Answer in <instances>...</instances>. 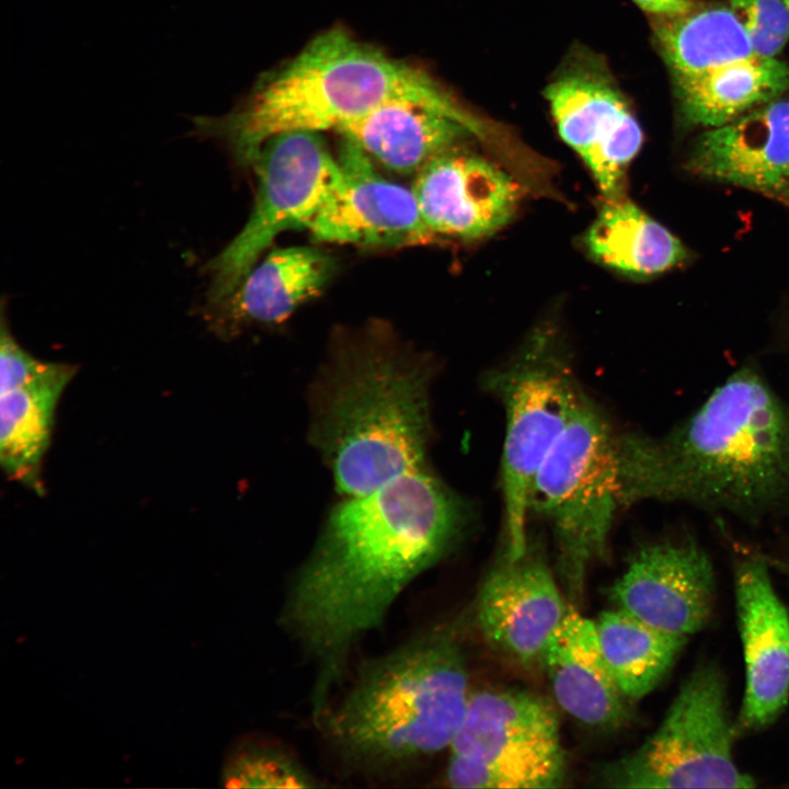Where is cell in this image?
Here are the masks:
<instances>
[{
    "label": "cell",
    "mask_w": 789,
    "mask_h": 789,
    "mask_svg": "<svg viewBox=\"0 0 789 789\" xmlns=\"http://www.w3.org/2000/svg\"><path fill=\"white\" fill-rule=\"evenodd\" d=\"M594 622L605 662L631 704L661 684L687 640L614 607L602 611Z\"/></svg>",
    "instance_id": "obj_25"
},
{
    "label": "cell",
    "mask_w": 789,
    "mask_h": 789,
    "mask_svg": "<svg viewBox=\"0 0 789 789\" xmlns=\"http://www.w3.org/2000/svg\"><path fill=\"white\" fill-rule=\"evenodd\" d=\"M769 563L774 564L778 570H781L784 573H786L789 576V562H786L784 560H771L767 559Z\"/></svg>",
    "instance_id": "obj_29"
},
{
    "label": "cell",
    "mask_w": 789,
    "mask_h": 789,
    "mask_svg": "<svg viewBox=\"0 0 789 789\" xmlns=\"http://www.w3.org/2000/svg\"><path fill=\"white\" fill-rule=\"evenodd\" d=\"M643 11L654 16H673L696 7L694 0H632Z\"/></svg>",
    "instance_id": "obj_28"
},
{
    "label": "cell",
    "mask_w": 789,
    "mask_h": 789,
    "mask_svg": "<svg viewBox=\"0 0 789 789\" xmlns=\"http://www.w3.org/2000/svg\"><path fill=\"white\" fill-rule=\"evenodd\" d=\"M485 386L505 414L501 458L503 547L528 542L527 519L535 476L551 445L588 398L552 332L540 331L490 371Z\"/></svg>",
    "instance_id": "obj_7"
},
{
    "label": "cell",
    "mask_w": 789,
    "mask_h": 789,
    "mask_svg": "<svg viewBox=\"0 0 789 789\" xmlns=\"http://www.w3.org/2000/svg\"><path fill=\"white\" fill-rule=\"evenodd\" d=\"M252 164L258 190L251 215L206 265L209 306L239 286L278 233L306 228L340 172L339 160L315 132H289L271 138Z\"/></svg>",
    "instance_id": "obj_10"
},
{
    "label": "cell",
    "mask_w": 789,
    "mask_h": 789,
    "mask_svg": "<svg viewBox=\"0 0 789 789\" xmlns=\"http://www.w3.org/2000/svg\"><path fill=\"white\" fill-rule=\"evenodd\" d=\"M737 734L719 668L704 664L681 686L659 728L634 751L598 770L610 788H752L733 759Z\"/></svg>",
    "instance_id": "obj_8"
},
{
    "label": "cell",
    "mask_w": 789,
    "mask_h": 789,
    "mask_svg": "<svg viewBox=\"0 0 789 789\" xmlns=\"http://www.w3.org/2000/svg\"><path fill=\"white\" fill-rule=\"evenodd\" d=\"M755 54L775 58L789 41V0H728Z\"/></svg>",
    "instance_id": "obj_27"
},
{
    "label": "cell",
    "mask_w": 789,
    "mask_h": 789,
    "mask_svg": "<svg viewBox=\"0 0 789 789\" xmlns=\"http://www.w3.org/2000/svg\"><path fill=\"white\" fill-rule=\"evenodd\" d=\"M590 254L625 275L647 278L683 263L678 238L632 202L606 201L585 236Z\"/></svg>",
    "instance_id": "obj_24"
},
{
    "label": "cell",
    "mask_w": 789,
    "mask_h": 789,
    "mask_svg": "<svg viewBox=\"0 0 789 789\" xmlns=\"http://www.w3.org/2000/svg\"><path fill=\"white\" fill-rule=\"evenodd\" d=\"M545 94L561 138L584 161L606 201L621 198L643 134L614 81L595 62L583 64L562 72Z\"/></svg>",
    "instance_id": "obj_11"
},
{
    "label": "cell",
    "mask_w": 789,
    "mask_h": 789,
    "mask_svg": "<svg viewBox=\"0 0 789 789\" xmlns=\"http://www.w3.org/2000/svg\"><path fill=\"white\" fill-rule=\"evenodd\" d=\"M735 599L746 677L739 734L769 725L788 702L789 614L761 556L737 563Z\"/></svg>",
    "instance_id": "obj_15"
},
{
    "label": "cell",
    "mask_w": 789,
    "mask_h": 789,
    "mask_svg": "<svg viewBox=\"0 0 789 789\" xmlns=\"http://www.w3.org/2000/svg\"><path fill=\"white\" fill-rule=\"evenodd\" d=\"M76 373L64 363L42 362L19 385L0 391V462L5 474L43 494V458L49 447L58 401Z\"/></svg>",
    "instance_id": "obj_20"
},
{
    "label": "cell",
    "mask_w": 789,
    "mask_h": 789,
    "mask_svg": "<svg viewBox=\"0 0 789 789\" xmlns=\"http://www.w3.org/2000/svg\"><path fill=\"white\" fill-rule=\"evenodd\" d=\"M449 750L446 781L454 788H556L565 776L558 716L525 690L470 694Z\"/></svg>",
    "instance_id": "obj_9"
},
{
    "label": "cell",
    "mask_w": 789,
    "mask_h": 789,
    "mask_svg": "<svg viewBox=\"0 0 789 789\" xmlns=\"http://www.w3.org/2000/svg\"><path fill=\"white\" fill-rule=\"evenodd\" d=\"M784 193H785V195H786V199L789 202V184H788L787 187L785 188Z\"/></svg>",
    "instance_id": "obj_30"
},
{
    "label": "cell",
    "mask_w": 789,
    "mask_h": 789,
    "mask_svg": "<svg viewBox=\"0 0 789 789\" xmlns=\"http://www.w3.org/2000/svg\"><path fill=\"white\" fill-rule=\"evenodd\" d=\"M557 574L530 540L504 548L485 575L476 601V619L491 647L528 667L540 664L545 645L563 620L565 604Z\"/></svg>",
    "instance_id": "obj_12"
},
{
    "label": "cell",
    "mask_w": 789,
    "mask_h": 789,
    "mask_svg": "<svg viewBox=\"0 0 789 789\" xmlns=\"http://www.w3.org/2000/svg\"><path fill=\"white\" fill-rule=\"evenodd\" d=\"M310 407V439L343 498L426 466L430 369L386 329L338 341Z\"/></svg>",
    "instance_id": "obj_3"
},
{
    "label": "cell",
    "mask_w": 789,
    "mask_h": 789,
    "mask_svg": "<svg viewBox=\"0 0 789 789\" xmlns=\"http://www.w3.org/2000/svg\"><path fill=\"white\" fill-rule=\"evenodd\" d=\"M789 90V66L776 58L730 62L675 82L686 123L719 127Z\"/></svg>",
    "instance_id": "obj_22"
},
{
    "label": "cell",
    "mask_w": 789,
    "mask_h": 789,
    "mask_svg": "<svg viewBox=\"0 0 789 789\" xmlns=\"http://www.w3.org/2000/svg\"><path fill=\"white\" fill-rule=\"evenodd\" d=\"M619 434L587 398L551 445L533 481L529 515L549 526L554 572L582 599L590 567L607 553L621 502Z\"/></svg>",
    "instance_id": "obj_6"
},
{
    "label": "cell",
    "mask_w": 789,
    "mask_h": 789,
    "mask_svg": "<svg viewBox=\"0 0 789 789\" xmlns=\"http://www.w3.org/2000/svg\"><path fill=\"white\" fill-rule=\"evenodd\" d=\"M614 608L662 631L688 638L709 621L716 598L710 559L690 542L645 546L608 587Z\"/></svg>",
    "instance_id": "obj_14"
},
{
    "label": "cell",
    "mask_w": 789,
    "mask_h": 789,
    "mask_svg": "<svg viewBox=\"0 0 789 789\" xmlns=\"http://www.w3.org/2000/svg\"><path fill=\"white\" fill-rule=\"evenodd\" d=\"M691 172L766 193L789 184V101L774 100L704 133Z\"/></svg>",
    "instance_id": "obj_18"
},
{
    "label": "cell",
    "mask_w": 789,
    "mask_h": 789,
    "mask_svg": "<svg viewBox=\"0 0 789 789\" xmlns=\"http://www.w3.org/2000/svg\"><path fill=\"white\" fill-rule=\"evenodd\" d=\"M652 30L674 82L757 56L730 7L696 4L683 14L655 16Z\"/></svg>",
    "instance_id": "obj_23"
},
{
    "label": "cell",
    "mask_w": 789,
    "mask_h": 789,
    "mask_svg": "<svg viewBox=\"0 0 789 789\" xmlns=\"http://www.w3.org/2000/svg\"><path fill=\"white\" fill-rule=\"evenodd\" d=\"M469 697L456 624L446 625L365 662L320 719L346 763L367 775H395L450 747Z\"/></svg>",
    "instance_id": "obj_5"
},
{
    "label": "cell",
    "mask_w": 789,
    "mask_h": 789,
    "mask_svg": "<svg viewBox=\"0 0 789 789\" xmlns=\"http://www.w3.org/2000/svg\"><path fill=\"white\" fill-rule=\"evenodd\" d=\"M553 697L578 722L601 731L625 727L632 718L603 656L595 622L569 606L549 637L541 659Z\"/></svg>",
    "instance_id": "obj_17"
},
{
    "label": "cell",
    "mask_w": 789,
    "mask_h": 789,
    "mask_svg": "<svg viewBox=\"0 0 789 789\" xmlns=\"http://www.w3.org/2000/svg\"><path fill=\"white\" fill-rule=\"evenodd\" d=\"M618 456L624 507L682 500L755 517L789 499V407L742 368L666 436L619 434Z\"/></svg>",
    "instance_id": "obj_2"
},
{
    "label": "cell",
    "mask_w": 789,
    "mask_h": 789,
    "mask_svg": "<svg viewBox=\"0 0 789 789\" xmlns=\"http://www.w3.org/2000/svg\"><path fill=\"white\" fill-rule=\"evenodd\" d=\"M220 780L227 788H313L317 778L295 756L271 745L243 742L226 756Z\"/></svg>",
    "instance_id": "obj_26"
},
{
    "label": "cell",
    "mask_w": 789,
    "mask_h": 789,
    "mask_svg": "<svg viewBox=\"0 0 789 789\" xmlns=\"http://www.w3.org/2000/svg\"><path fill=\"white\" fill-rule=\"evenodd\" d=\"M395 102L438 110L481 133L474 117L427 72L332 28L263 80L233 112L193 117V134L224 141L238 161L252 164L277 135L338 130Z\"/></svg>",
    "instance_id": "obj_4"
},
{
    "label": "cell",
    "mask_w": 789,
    "mask_h": 789,
    "mask_svg": "<svg viewBox=\"0 0 789 789\" xmlns=\"http://www.w3.org/2000/svg\"><path fill=\"white\" fill-rule=\"evenodd\" d=\"M411 190L436 236L462 240L499 231L513 218L519 202L518 186L505 171L457 147L425 164Z\"/></svg>",
    "instance_id": "obj_16"
},
{
    "label": "cell",
    "mask_w": 789,
    "mask_h": 789,
    "mask_svg": "<svg viewBox=\"0 0 789 789\" xmlns=\"http://www.w3.org/2000/svg\"><path fill=\"white\" fill-rule=\"evenodd\" d=\"M333 272V261L321 250L289 247L270 252L239 286L211 305L213 324L219 329L242 323H278L318 296Z\"/></svg>",
    "instance_id": "obj_19"
},
{
    "label": "cell",
    "mask_w": 789,
    "mask_h": 789,
    "mask_svg": "<svg viewBox=\"0 0 789 789\" xmlns=\"http://www.w3.org/2000/svg\"><path fill=\"white\" fill-rule=\"evenodd\" d=\"M470 521L466 502L427 466L333 507L279 614L316 667V718L329 708L354 647L459 544Z\"/></svg>",
    "instance_id": "obj_1"
},
{
    "label": "cell",
    "mask_w": 789,
    "mask_h": 789,
    "mask_svg": "<svg viewBox=\"0 0 789 789\" xmlns=\"http://www.w3.org/2000/svg\"><path fill=\"white\" fill-rule=\"evenodd\" d=\"M338 160L339 176L306 226L317 241L402 247L434 240L412 190L380 176L371 159L346 139Z\"/></svg>",
    "instance_id": "obj_13"
},
{
    "label": "cell",
    "mask_w": 789,
    "mask_h": 789,
    "mask_svg": "<svg viewBox=\"0 0 789 789\" xmlns=\"http://www.w3.org/2000/svg\"><path fill=\"white\" fill-rule=\"evenodd\" d=\"M336 132L370 159L404 174H416L432 159L473 133L448 114L407 102L382 105Z\"/></svg>",
    "instance_id": "obj_21"
}]
</instances>
